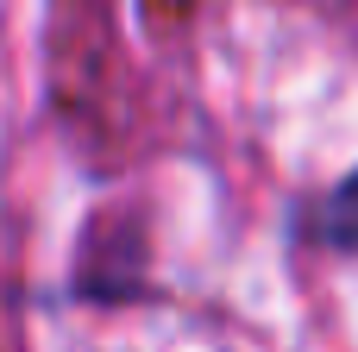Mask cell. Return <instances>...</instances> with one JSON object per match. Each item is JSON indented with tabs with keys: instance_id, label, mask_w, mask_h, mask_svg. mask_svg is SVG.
<instances>
[{
	"instance_id": "6da1fadb",
	"label": "cell",
	"mask_w": 358,
	"mask_h": 352,
	"mask_svg": "<svg viewBox=\"0 0 358 352\" xmlns=\"http://www.w3.org/2000/svg\"><path fill=\"white\" fill-rule=\"evenodd\" d=\"M315 239H321L327 252L358 258V170H346V176L321 195V208H315Z\"/></svg>"
}]
</instances>
